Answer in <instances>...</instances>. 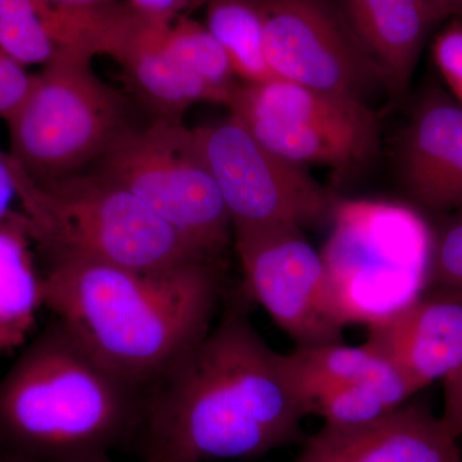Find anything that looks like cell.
Wrapping results in <instances>:
<instances>
[{"mask_svg":"<svg viewBox=\"0 0 462 462\" xmlns=\"http://www.w3.org/2000/svg\"><path fill=\"white\" fill-rule=\"evenodd\" d=\"M330 225L320 254L346 327L384 320L427 291L434 238L413 209L337 199Z\"/></svg>","mask_w":462,"mask_h":462,"instance_id":"cell-5","label":"cell"},{"mask_svg":"<svg viewBox=\"0 0 462 462\" xmlns=\"http://www.w3.org/2000/svg\"><path fill=\"white\" fill-rule=\"evenodd\" d=\"M103 462H112V460H107V461H103ZM141 462H149V461L142 460Z\"/></svg>","mask_w":462,"mask_h":462,"instance_id":"cell-30","label":"cell"},{"mask_svg":"<svg viewBox=\"0 0 462 462\" xmlns=\"http://www.w3.org/2000/svg\"><path fill=\"white\" fill-rule=\"evenodd\" d=\"M93 54L60 48L5 123L11 156L33 182L56 180L97 163L126 126L125 103L94 72Z\"/></svg>","mask_w":462,"mask_h":462,"instance_id":"cell-6","label":"cell"},{"mask_svg":"<svg viewBox=\"0 0 462 462\" xmlns=\"http://www.w3.org/2000/svg\"><path fill=\"white\" fill-rule=\"evenodd\" d=\"M25 216L0 223V356L26 345L44 302Z\"/></svg>","mask_w":462,"mask_h":462,"instance_id":"cell-17","label":"cell"},{"mask_svg":"<svg viewBox=\"0 0 462 462\" xmlns=\"http://www.w3.org/2000/svg\"><path fill=\"white\" fill-rule=\"evenodd\" d=\"M149 462H152V461H149ZM173 462H178V461H173Z\"/></svg>","mask_w":462,"mask_h":462,"instance_id":"cell-31","label":"cell"},{"mask_svg":"<svg viewBox=\"0 0 462 462\" xmlns=\"http://www.w3.org/2000/svg\"><path fill=\"white\" fill-rule=\"evenodd\" d=\"M458 440L440 415L411 398L376 420L324 422L291 462H462Z\"/></svg>","mask_w":462,"mask_h":462,"instance_id":"cell-12","label":"cell"},{"mask_svg":"<svg viewBox=\"0 0 462 462\" xmlns=\"http://www.w3.org/2000/svg\"><path fill=\"white\" fill-rule=\"evenodd\" d=\"M134 11L157 23H172L176 18L189 14L191 0H125Z\"/></svg>","mask_w":462,"mask_h":462,"instance_id":"cell-25","label":"cell"},{"mask_svg":"<svg viewBox=\"0 0 462 462\" xmlns=\"http://www.w3.org/2000/svg\"><path fill=\"white\" fill-rule=\"evenodd\" d=\"M0 51L23 67L50 62L58 47L44 0H0Z\"/></svg>","mask_w":462,"mask_h":462,"instance_id":"cell-21","label":"cell"},{"mask_svg":"<svg viewBox=\"0 0 462 462\" xmlns=\"http://www.w3.org/2000/svg\"><path fill=\"white\" fill-rule=\"evenodd\" d=\"M32 80V75L26 71V67L0 51V118L7 120L18 107Z\"/></svg>","mask_w":462,"mask_h":462,"instance_id":"cell-23","label":"cell"},{"mask_svg":"<svg viewBox=\"0 0 462 462\" xmlns=\"http://www.w3.org/2000/svg\"><path fill=\"white\" fill-rule=\"evenodd\" d=\"M443 411L440 419L456 438H462V365L445 380Z\"/></svg>","mask_w":462,"mask_h":462,"instance_id":"cell-24","label":"cell"},{"mask_svg":"<svg viewBox=\"0 0 462 462\" xmlns=\"http://www.w3.org/2000/svg\"><path fill=\"white\" fill-rule=\"evenodd\" d=\"M434 62L462 107V21L456 20L438 33L433 42Z\"/></svg>","mask_w":462,"mask_h":462,"instance_id":"cell-22","label":"cell"},{"mask_svg":"<svg viewBox=\"0 0 462 462\" xmlns=\"http://www.w3.org/2000/svg\"><path fill=\"white\" fill-rule=\"evenodd\" d=\"M0 462H2V461H0Z\"/></svg>","mask_w":462,"mask_h":462,"instance_id":"cell-32","label":"cell"},{"mask_svg":"<svg viewBox=\"0 0 462 462\" xmlns=\"http://www.w3.org/2000/svg\"><path fill=\"white\" fill-rule=\"evenodd\" d=\"M206 27L220 42L240 83L276 80L267 62L263 14L256 0H209Z\"/></svg>","mask_w":462,"mask_h":462,"instance_id":"cell-19","label":"cell"},{"mask_svg":"<svg viewBox=\"0 0 462 462\" xmlns=\"http://www.w3.org/2000/svg\"><path fill=\"white\" fill-rule=\"evenodd\" d=\"M233 236L245 273L243 291L263 307L296 348L345 342L346 325L334 303L324 260L302 229L275 227Z\"/></svg>","mask_w":462,"mask_h":462,"instance_id":"cell-10","label":"cell"},{"mask_svg":"<svg viewBox=\"0 0 462 462\" xmlns=\"http://www.w3.org/2000/svg\"><path fill=\"white\" fill-rule=\"evenodd\" d=\"M364 345L396 367L418 394L462 365V298L422 294L369 325Z\"/></svg>","mask_w":462,"mask_h":462,"instance_id":"cell-14","label":"cell"},{"mask_svg":"<svg viewBox=\"0 0 462 462\" xmlns=\"http://www.w3.org/2000/svg\"><path fill=\"white\" fill-rule=\"evenodd\" d=\"M226 107L264 147L300 166L351 169L379 142L378 116L366 103L281 79L239 83Z\"/></svg>","mask_w":462,"mask_h":462,"instance_id":"cell-9","label":"cell"},{"mask_svg":"<svg viewBox=\"0 0 462 462\" xmlns=\"http://www.w3.org/2000/svg\"><path fill=\"white\" fill-rule=\"evenodd\" d=\"M256 2L276 79L366 105L376 84L388 88L333 0Z\"/></svg>","mask_w":462,"mask_h":462,"instance_id":"cell-11","label":"cell"},{"mask_svg":"<svg viewBox=\"0 0 462 462\" xmlns=\"http://www.w3.org/2000/svg\"><path fill=\"white\" fill-rule=\"evenodd\" d=\"M438 18L455 17L462 20V0H430Z\"/></svg>","mask_w":462,"mask_h":462,"instance_id":"cell-27","label":"cell"},{"mask_svg":"<svg viewBox=\"0 0 462 462\" xmlns=\"http://www.w3.org/2000/svg\"><path fill=\"white\" fill-rule=\"evenodd\" d=\"M404 187L436 211L462 208V107L445 99L422 106L400 151Z\"/></svg>","mask_w":462,"mask_h":462,"instance_id":"cell-15","label":"cell"},{"mask_svg":"<svg viewBox=\"0 0 462 462\" xmlns=\"http://www.w3.org/2000/svg\"><path fill=\"white\" fill-rule=\"evenodd\" d=\"M97 163L200 254L223 261L233 233L229 212L182 120L127 124Z\"/></svg>","mask_w":462,"mask_h":462,"instance_id":"cell-7","label":"cell"},{"mask_svg":"<svg viewBox=\"0 0 462 462\" xmlns=\"http://www.w3.org/2000/svg\"><path fill=\"white\" fill-rule=\"evenodd\" d=\"M208 2L209 0H191L190 12L196 11V9L202 7V5H207Z\"/></svg>","mask_w":462,"mask_h":462,"instance_id":"cell-29","label":"cell"},{"mask_svg":"<svg viewBox=\"0 0 462 462\" xmlns=\"http://www.w3.org/2000/svg\"><path fill=\"white\" fill-rule=\"evenodd\" d=\"M145 398L54 319L0 378V461L111 460L132 447Z\"/></svg>","mask_w":462,"mask_h":462,"instance_id":"cell-3","label":"cell"},{"mask_svg":"<svg viewBox=\"0 0 462 462\" xmlns=\"http://www.w3.org/2000/svg\"><path fill=\"white\" fill-rule=\"evenodd\" d=\"M54 5H60V7H98V5H111L116 0H47Z\"/></svg>","mask_w":462,"mask_h":462,"instance_id":"cell-28","label":"cell"},{"mask_svg":"<svg viewBox=\"0 0 462 462\" xmlns=\"http://www.w3.org/2000/svg\"><path fill=\"white\" fill-rule=\"evenodd\" d=\"M193 135L233 233L331 223L337 199L302 166L264 147L236 116L200 125Z\"/></svg>","mask_w":462,"mask_h":462,"instance_id":"cell-8","label":"cell"},{"mask_svg":"<svg viewBox=\"0 0 462 462\" xmlns=\"http://www.w3.org/2000/svg\"><path fill=\"white\" fill-rule=\"evenodd\" d=\"M284 361L289 378L307 413L310 401L322 392L401 374L366 345L354 346L345 342L296 348L291 354H284Z\"/></svg>","mask_w":462,"mask_h":462,"instance_id":"cell-18","label":"cell"},{"mask_svg":"<svg viewBox=\"0 0 462 462\" xmlns=\"http://www.w3.org/2000/svg\"><path fill=\"white\" fill-rule=\"evenodd\" d=\"M231 298L217 324L148 392L132 445L142 460L256 458L305 439L309 413L284 354L252 324L243 288Z\"/></svg>","mask_w":462,"mask_h":462,"instance_id":"cell-1","label":"cell"},{"mask_svg":"<svg viewBox=\"0 0 462 462\" xmlns=\"http://www.w3.org/2000/svg\"><path fill=\"white\" fill-rule=\"evenodd\" d=\"M338 5L389 89L402 91L439 21L430 0H338Z\"/></svg>","mask_w":462,"mask_h":462,"instance_id":"cell-16","label":"cell"},{"mask_svg":"<svg viewBox=\"0 0 462 462\" xmlns=\"http://www.w3.org/2000/svg\"><path fill=\"white\" fill-rule=\"evenodd\" d=\"M9 153L0 151V223L23 217Z\"/></svg>","mask_w":462,"mask_h":462,"instance_id":"cell-26","label":"cell"},{"mask_svg":"<svg viewBox=\"0 0 462 462\" xmlns=\"http://www.w3.org/2000/svg\"><path fill=\"white\" fill-rule=\"evenodd\" d=\"M11 167L27 233L45 261L80 258L144 272L217 261L98 171L33 182L12 158Z\"/></svg>","mask_w":462,"mask_h":462,"instance_id":"cell-4","label":"cell"},{"mask_svg":"<svg viewBox=\"0 0 462 462\" xmlns=\"http://www.w3.org/2000/svg\"><path fill=\"white\" fill-rule=\"evenodd\" d=\"M167 42L185 71L211 94L216 105H229L236 75L215 36L187 14L176 18L167 32Z\"/></svg>","mask_w":462,"mask_h":462,"instance_id":"cell-20","label":"cell"},{"mask_svg":"<svg viewBox=\"0 0 462 462\" xmlns=\"http://www.w3.org/2000/svg\"><path fill=\"white\" fill-rule=\"evenodd\" d=\"M97 45V56L114 58L134 91L156 117L182 120L190 106L211 94L179 63L167 42L171 23H157L123 3L116 5Z\"/></svg>","mask_w":462,"mask_h":462,"instance_id":"cell-13","label":"cell"},{"mask_svg":"<svg viewBox=\"0 0 462 462\" xmlns=\"http://www.w3.org/2000/svg\"><path fill=\"white\" fill-rule=\"evenodd\" d=\"M42 281L54 319L145 393L208 333L227 288L224 261L144 272L54 258Z\"/></svg>","mask_w":462,"mask_h":462,"instance_id":"cell-2","label":"cell"}]
</instances>
